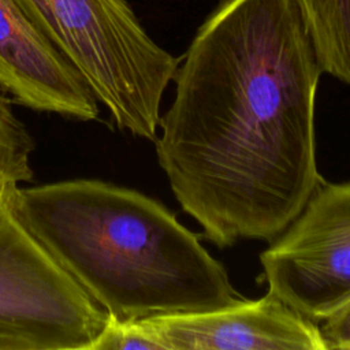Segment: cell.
Returning <instances> with one entry per match:
<instances>
[{"label": "cell", "mask_w": 350, "mask_h": 350, "mask_svg": "<svg viewBox=\"0 0 350 350\" xmlns=\"http://www.w3.org/2000/svg\"><path fill=\"white\" fill-rule=\"evenodd\" d=\"M75 67L118 127L156 139L163 93L180 57L157 45L126 0H16Z\"/></svg>", "instance_id": "3957f363"}, {"label": "cell", "mask_w": 350, "mask_h": 350, "mask_svg": "<svg viewBox=\"0 0 350 350\" xmlns=\"http://www.w3.org/2000/svg\"><path fill=\"white\" fill-rule=\"evenodd\" d=\"M268 293L319 324L350 301V182H320L260 254Z\"/></svg>", "instance_id": "5b68a950"}, {"label": "cell", "mask_w": 350, "mask_h": 350, "mask_svg": "<svg viewBox=\"0 0 350 350\" xmlns=\"http://www.w3.org/2000/svg\"><path fill=\"white\" fill-rule=\"evenodd\" d=\"M0 88L33 109L83 120L98 115L89 85L16 0H0Z\"/></svg>", "instance_id": "52a82bcc"}, {"label": "cell", "mask_w": 350, "mask_h": 350, "mask_svg": "<svg viewBox=\"0 0 350 350\" xmlns=\"http://www.w3.org/2000/svg\"><path fill=\"white\" fill-rule=\"evenodd\" d=\"M109 321L0 202V350H92Z\"/></svg>", "instance_id": "277c9868"}, {"label": "cell", "mask_w": 350, "mask_h": 350, "mask_svg": "<svg viewBox=\"0 0 350 350\" xmlns=\"http://www.w3.org/2000/svg\"><path fill=\"white\" fill-rule=\"evenodd\" d=\"M3 202L113 320L237 304L226 268L150 197L101 180L16 187Z\"/></svg>", "instance_id": "7a4b0ae2"}, {"label": "cell", "mask_w": 350, "mask_h": 350, "mask_svg": "<svg viewBox=\"0 0 350 350\" xmlns=\"http://www.w3.org/2000/svg\"><path fill=\"white\" fill-rule=\"evenodd\" d=\"M323 72L350 85V0H295Z\"/></svg>", "instance_id": "ba28073f"}, {"label": "cell", "mask_w": 350, "mask_h": 350, "mask_svg": "<svg viewBox=\"0 0 350 350\" xmlns=\"http://www.w3.org/2000/svg\"><path fill=\"white\" fill-rule=\"evenodd\" d=\"M325 350H350V301L319 325Z\"/></svg>", "instance_id": "30bf717a"}, {"label": "cell", "mask_w": 350, "mask_h": 350, "mask_svg": "<svg viewBox=\"0 0 350 350\" xmlns=\"http://www.w3.org/2000/svg\"><path fill=\"white\" fill-rule=\"evenodd\" d=\"M135 320L154 350H325L319 324L271 293L216 310Z\"/></svg>", "instance_id": "8992f818"}, {"label": "cell", "mask_w": 350, "mask_h": 350, "mask_svg": "<svg viewBox=\"0 0 350 350\" xmlns=\"http://www.w3.org/2000/svg\"><path fill=\"white\" fill-rule=\"evenodd\" d=\"M34 142L25 124L0 96V202L22 182L33 179L30 153Z\"/></svg>", "instance_id": "9c48e42d"}, {"label": "cell", "mask_w": 350, "mask_h": 350, "mask_svg": "<svg viewBox=\"0 0 350 350\" xmlns=\"http://www.w3.org/2000/svg\"><path fill=\"white\" fill-rule=\"evenodd\" d=\"M321 72L295 0H221L180 57L157 160L182 209L219 247L272 242L323 182Z\"/></svg>", "instance_id": "6da1fadb"}]
</instances>
